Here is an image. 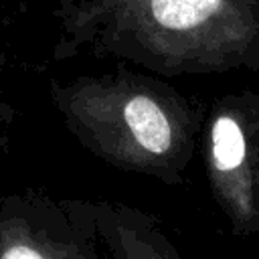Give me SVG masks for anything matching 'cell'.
I'll use <instances>...</instances> for the list:
<instances>
[{
    "label": "cell",
    "mask_w": 259,
    "mask_h": 259,
    "mask_svg": "<svg viewBox=\"0 0 259 259\" xmlns=\"http://www.w3.org/2000/svg\"><path fill=\"white\" fill-rule=\"evenodd\" d=\"M61 200L36 190L0 198V259H101Z\"/></svg>",
    "instance_id": "277c9868"
},
{
    "label": "cell",
    "mask_w": 259,
    "mask_h": 259,
    "mask_svg": "<svg viewBox=\"0 0 259 259\" xmlns=\"http://www.w3.org/2000/svg\"><path fill=\"white\" fill-rule=\"evenodd\" d=\"M49 95L67 132L97 160L168 186L184 182L206 111L170 83L119 65L55 79Z\"/></svg>",
    "instance_id": "7a4b0ae2"
},
{
    "label": "cell",
    "mask_w": 259,
    "mask_h": 259,
    "mask_svg": "<svg viewBox=\"0 0 259 259\" xmlns=\"http://www.w3.org/2000/svg\"><path fill=\"white\" fill-rule=\"evenodd\" d=\"M0 73H2V53H0ZM12 107L4 101V93H2V85H0V142L4 140V132L12 119Z\"/></svg>",
    "instance_id": "8992f818"
},
{
    "label": "cell",
    "mask_w": 259,
    "mask_h": 259,
    "mask_svg": "<svg viewBox=\"0 0 259 259\" xmlns=\"http://www.w3.org/2000/svg\"><path fill=\"white\" fill-rule=\"evenodd\" d=\"M210 194L235 235H259V91L217 97L200 134Z\"/></svg>",
    "instance_id": "3957f363"
},
{
    "label": "cell",
    "mask_w": 259,
    "mask_h": 259,
    "mask_svg": "<svg viewBox=\"0 0 259 259\" xmlns=\"http://www.w3.org/2000/svg\"><path fill=\"white\" fill-rule=\"evenodd\" d=\"M55 16L57 61L119 59L160 77L259 73V0H85Z\"/></svg>",
    "instance_id": "6da1fadb"
},
{
    "label": "cell",
    "mask_w": 259,
    "mask_h": 259,
    "mask_svg": "<svg viewBox=\"0 0 259 259\" xmlns=\"http://www.w3.org/2000/svg\"><path fill=\"white\" fill-rule=\"evenodd\" d=\"M61 202L111 259H184L158 221L136 206L85 198Z\"/></svg>",
    "instance_id": "5b68a950"
},
{
    "label": "cell",
    "mask_w": 259,
    "mask_h": 259,
    "mask_svg": "<svg viewBox=\"0 0 259 259\" xmlns=\"http://www.w3.org/2000/svg\"><path fill=\"white\" fill-rule=\"evenodd\" d=\"M55 2H57V8H55V10H65V8H71V6L81 4V2H85V0H55Z\"/></svg>",
    "instance_id": "52a82bcc"
}]
</instances>
